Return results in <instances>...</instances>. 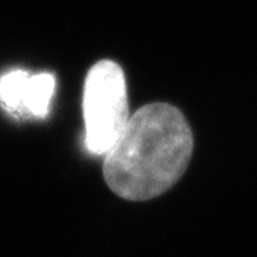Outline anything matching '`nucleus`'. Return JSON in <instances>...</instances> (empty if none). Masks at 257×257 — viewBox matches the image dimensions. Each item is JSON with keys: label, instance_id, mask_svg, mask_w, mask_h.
<instances>
[{"label": "nucleus", "instance_id": "nucleus-1", "mask_svg": "<svg viewBox=\"0 0 257 257\" xmlns=\"http://www.w3.org/2000/svg\"><path fill=\"white\" fill-rule=\"evenodd\" d=\"M193 155V133L184 114L169 103H150L130 116L104 155L103 176L116 196L146 202L183 176Z\"/></svg>", "mask_w": 257, "mask_h": 257}, {"label": "nucleus", "instance_id": "nucleus-2", "mask_svg": "<svg viewBox=\"0 0 257 257\" xmlns=\"http://www.w3.org/2000/svg\"><path fill=\"white\" fill-rule=\"evenodd\" d=\"M83 116L86 149L104 156L130 119L126 77L116 62L100 60L90 67L84 82Z\"/></svg>", "mask_w": 257, "mask_h": 257}, {"label": "nucleus", "instance_id": "nucleus-3", "mask_svg": "<svg viewBox=\"0 0 257 257\" xmlns=\"http://www.w3.org/2000/svg\"><path fill=\"white\" fill-rule=\"evenodd\" d=\"M55 89L53 74H29L22 69L10 70L0 77V106L20 119H45Z\"/></svg>", "mask_w": 257, "mask_h": 257}]
</instances>
